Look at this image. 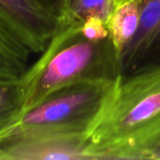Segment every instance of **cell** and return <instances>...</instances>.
I'll use <instances>...</instances> for the list:
<instances>
[{
	"label": "cell",
	"mask_w": 160,
	"mask_h": 160,
	"mask_svg": "<svg viewBox=\"0 0 160 160\" xmlns=\"http://www.w3.org/2000/svg\"><path fill=\"white\" fill-rule=\"evenodd\" d=\"M160 151V64L123 74L86 135L88 159H153Z\"/></svg>",
	"instance_id": "1"
},
{
	"label": "cell",
	"mask_w": 160,
	"mask_h": 160,
	"mask_svg": "<svg viewBox=\"0 0 160 160\" xmlns=\"http://www.w3.org/2000/svg\"><path fill=\"white\" fill-rule=\"evenodd\" d=\"M122 75L121 55L111 36L92 38L84 31L82 21H59L46 48L20 78L22 112L72 84L115 81Z\"/></svg>",
	"instance_id": "2"
},
{
	"label": "cell",
	"mask_w": 160,
	"mask_h": 160,
	"mask_svg": "<svg viewBox=\"0 0 160 160\" xmlns=\"http://www.w3.org/2000/svg\"><path fill=\"white\" fill-rule=\"evenodd\" d=\"M117 80L81 82L52 94L22 112L0 133V142L29 133L87 134Z\"/></svg>",
	"instance_id": "3"
},
{
	"label": "cell",
	"mask_w": 160,
	"mask_h": 160,
	"mask_svg": "<svg viewBox=\"0 0 160 160\" xmlns=\"http://www.w3.org/2000/svg\"><path fill=\"white\" fill-rule=\"evenodd\" d=\"M0 22L32 54H40L56 33L59 17L41 0H0Z\"/></svg>",
	"instance_id": "4"
},
{
	"label": "cell",
	"mask_w": 160,
	"mask_h": 160,
	"mask_svg": "<svg viewBox=\"0 0 160 160\" xmlns=\"http://www.w3.org/2000/svg\"><path fill=\"white\" fill-rule=\"evenodd\" d=\"M87 134L29 133L0 142V160H87Z\"/></svg>",
	"instance_id": "5"
},
{
	"label": "cell",
	"mask_w": 160,
	"mask_h": 160,
	"mask_svg": "<svg viewBox=\"0 0 160 160\" xmlns=\"http://www.w3.org/2000/svg\"><path fill=\"white\" fill-rule=\"evenodd\" d=\"M141 24L121 57L122 72L128 74L160 64V0H137Z\"/></svg>",
	"instance_id": "6"
},
{
	"label": "cell",
	"mask_w": 160,
	"mask_h": 160,
	"mask_svg": "<svg viewBox=\"0 0 160 160\" xmlns=\"http://www.w3.org/2000/svg\"><path fill=\"white\" fill-rule=\"evenodd\" d=\"M140 24L141 10L137 0H128L115 6L108 25L121 57L136 38Z\"/></svg>",
	"instance_id": "7"
},
{
	"label": "cell",
	"mask_w": 160,
	"mask_h": 160,
	"mask_svg": "<svg viewBox=\"0 0 160 160\" xmlns=\"http://www.w3.org/2000/svg\"><path fill=\"white\" fill-rule=\"evenodd\" d=\"M31 54L0 22V79H20L30 66Z\"/></svg>",
	"instance_id": "8"
},
{
	"label": "cell",
	"mask_w": 160,
	"mask_h": 160,
	"mask_svg": "<svg viewBox=\"0 0 160 160\" xmlns=\"http://www.w3.org/2000/svg\"><path fill=\"white\" fill-rule=\"evenodd\" d=\"M22 107L20 79H0V133L21 114Z\"/></svg>",
	"instance_id": "9"
},
{
	"label": "cell",
	"mask_w": 160,
	"mask_h": 160,
	"mask_svg": "<svg viewBox=\"0 0 160 160\" xmlns=\"http://www.w3.org/2000/svg\"><path fill=\"white\" fill-rule=\"evenodd\" d=\"M115 6V0H76L67 12L58 15V17L59 21L62 22L99 18L108 22Z\"/></svg>",
	"instance_id": "10"
},
{
	"label": "cell",
	"mask_w": 160,
	"mask_h": 160,
	"mask_svg": "<svg viewBox=\"0 0 160 160\" xmlns=\"http://www.w3.org/2000/svg\"><path fill=\"white\" fill-rule=\"evenodd\" d=\"M76 0H61L58 7V15L67 12L75 3Z\"/></svg>",
	"instance_id": "11"
},
{
	"label": "cell",
	"mask_w": 160,
	"mask_h": 160,
	"mask_svg": "<svg viewBox=\"0 0 160 160\" xmlns=\"http://www.w3.org/2000/svg\"><path fill=\"white\" fill-rule=\"evenodd\" d=\"M41 1L43 2L45 5H47V6L55 8L58 11V5H59V3H60L61 0H41Z\"/></svg>",
	"instance_id": "12"
},
{
	"label": "cell",
	"mask_w": 160,
	"mask_h": 160,
	"mask_svg": "<svg viewBox=\"0 0 160 160\" xmlns=\"http://www.w3.org/2000/svg\"><path fill=\"white\" fill-rule=\"evenodd\" d=\"M125 1H128V0H115V4L118 5V4H121V3L125 2Z\"/></svg>",
	"instance_id": "13"
},
{
	"label": "cell",
	"mask_w": 160,
	"mask_h": 160,
	"mask_svg": "<svg viewBox=\"0 0 160 160\" xmlns=\"http://www.w3.org/2000/svg\"><path fill=\"white\" fill-rule=\"evenodd\" d=\"M155 160H160V151L157 153V155L156 156V158H155Z\"/></svg>",
	"instance_id": "14"
}]
</instances>
